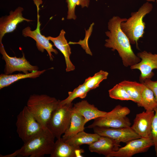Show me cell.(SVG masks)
<instances>
[{
	"label": "cell",
	"mask_w": 157,
	"mask_h": 157,
	"mask_svg": "<svg viewBox=\"0 0 157 157\" xmlns=\"http://www.w3.org/2000/svg\"><path fill=\"white\" fill-rule=\"evenodd\" d=\"M127 18L114 16L108 22V31L105 32L108 38L105 40L104 46L116 50L121 58L123 65L125 67H130L139 62L141 59L133 52L128 37L122 30L120 24Z\"/></svg>",
	"instance_id": "1"
},
{
	"label": "cell",
	"mask_w": 157,
	"mask_h": 157,
	"mask_svg": "<svg viewBox=\"0 0 157 157\" xmlns=\"http://www.w3.org/2000/svg\"><path fill=\"white\" fill-rule=\"evenodd\" d=\"M55 137L47 127L32 138L19 149V156L41 157L50 155L53 149Z\"/></svg>",
	"instance_id": "2"
},
{
	"label": "cell",
	"mask_w": 157,
	"mask_h": 157,
	"mask_svg": "<svg viewBox=\"0 0 157 157\" xmlns=\"http://www.w3.org/2000/svg\"><path fill=\"white\" fill-rule=\"evenodd\" d=\"M153 8L152 4L147 1L137 11L131 13V17L120 24L122 30L128 37L131 44H135L137 49L138 41L144 33L145 24L143 19Z\"/></svg>",
	"instance_id": "3"
},
{
	"label": "cell",
	"mask_w": 157,
	"mask_h": 157,
	"mask_svg": "<svg viewBox=\"0 0 157 157\" xmlns=\"http://www.w3.org/2000/svg\"><path fill=\"white\" fill-rule=\"evenodd\" d=\"M60 101L46 94H34L29 97L26 106L36 119L45 128L53 112L59 106Z\"/></svg>",
	"instance_id": "4"
},
{
	"label": "cell",
	"mask_w": 157,
	"mask_h": 157,
	"mask_svg": "<svg viewBox=\"0 0 157 157\" xmlns=\"http://www.w3.org/2000/svg\"><path fill=\"white\" fill-rule=\"evenodd\" d=\"M73 107L72 103L60 105L53 112L46 127L57 139L61 137L70 123Z\"/></svg>",
	"instance_id": "5"
},
{
	"label": "cell",
	"mask_w": 157,
	"mask_h": 157,
	"mask_svg": "<svg viewBox=\"0 0 157 157\" xmlns=\"http://www.w3.org/2000/svg\"><path fill=\"white\" fill-rule=\"evenodd\" d=\"M130 112L128 107L117 105L104 116L94 119L93 122L87 128L93 129L96 126L111 128L131 127V123L126 116Z\"/></svg>",
	"instance_id": "6"
},
{
	"label": "cell",
	"mask_w": 157,
	"mask_h": 157,
	"mask_svg": "<svg viewBox=\"0 0 157 157\" xmlns=\"http://www.w3.org/2000/svg\"><path fill=\"white\" fill-rule=\"evenodd\" d=\"M17 132L24 143L38 134L44 128L25 106L17 116Z\"/></svg>",
	"instance_id": "7"
},
{
	"label": "cell",
	"mask_w": 157,
	"mask_h": 157,
	"mask_svg": "<svg viewBox=\"0 0 157 157\" xmlns=\"http://www.w3.org/2000/svg\"><path fill=\"white\" fill-rule=\"evenodd\" d=\"M34 4L36 5L37 10V27L34 31H32L29 26H27L22 30V34L25 37H28L34 40L36 42V46L40 51L43 52L44 50L47 52L51 61L53 60V56L51 53L55 54L58 53L57 51L53 47V45L49 42L47 37L42 35L40 31V26L41 24L40 21L39 14V6L42 3V0H33Z\"/></svg>",
	"instance_id": "8"
},
{
	"label": "cell",
	"mask_w": 157,
	"mask_h": 157,
	"mask_svg": "<svg viewBox=\"0 0 157 157\" xmlns=\"http://www.w3.org/2000/svg\"><path fill=\"white\" fill-rule=\"evenodd\" d=\"M0 52L2 56V59L5 62L4 72L6 74H11L16 71L28 74V71L32 72L38 70V66L31 65L26 60L24 53L21 58L9 56L6 52L2 42H0Z\"/></svg>",
	"instance_id": "9"
},
{
	"label": "cell",
	"mask_w": 157,
	"mask_h": 157,
	"mask_svg": "<svg viewBox=\"0 0 157 157\" xmlns=\"http://www.w3.org/2000/svg\"><path fill=\"white\" fill-rule=\"evenodd\" d=\"M126 143V145L111 153L107 157H131L135 154L146 152L154 146L151 138H140L130 140Z\"/></svg>",
	"instance_id": "10"
},
{
	"label": "cell",
	"mask_w": 157,
	"mask_h": 157,
	"mask_svg": "<svg viewBox=\"0 0 157 157\" xmlns=\"http://www.w3.org/2000/svg\"><path fill=\"white\" fill-rule=\"evenodd\" d=\"M93 129L94 133L100 136L109 138L119 143H127L132 140L140 138L131 126L111 128L96 126Z\"/></svg>",
	"instance_id": "11"
},
{
	"label": "cell",
	"mask_w": 157,
	"mask_h": 157,
	"mask_svg": "<svg viewBox=\"0 0 157 157\" xmlns=\"http://www.w3.org/2000/svg\"><path fill=\"white\" fill-rule=\"evenodd\" d=\"M141 59L138 63L130 67L131 69H138L141 72L139 80L143 83L147 79H151L154 76L152 70L157 69V55L146 51L139 52L137 55Z\"/></svg>",
	"instance_id": "12"
},
{
	"label": "cell",
	"mask_w": 157,
	"mask_h": 157,
	"mask_svg": "<svg viewBox=\"0 0 157 157\" xmlns=\"http://www.w3.org/2000/svg\"><path fill=\"white\" fill-rule=\"evenodd\" d=\"M23 8L18 7L14 11L11 10L8 16H3L0 18V42L6 33L13 32L17 25L24 21L28 22L32 20L26 19L23 17Z\"/></svg>",
	"instance_id": "13"
},
{
	"label": "cell",
	"mask_w": 157,
	"mask_h": 157,
	"mask_svg": "<svg viewBox=\"0 0 157 157\" xmlns=\"http://www.w3.org/2000/svg\"><path fill=\"white\" fill-rule=\"evenodd\" d=\"M154 114V110H146L136 115L131 127L140 138H151L152 124Z\"/></svg>",
	"instance_id": "14"
},
{
	"label": "cell",
	"mask_w": 157,
	"mask_h": 157,
	"mask_svg": "<svg viewBox=\"0 0 157 157\" xmlns=\"http://www.w3.org/2000/svg\"><path fill=\"white\" fill-rule=\"evenodd\" d=\"M120 143L109 138L100 136L96 141L89 145V149L92 152L102 154L107 157L111 153L117 150Z\"/></svg>",
	"instance_id": "15"
},
{
	"label": "cell",
	"mask_w": 157,
	"mask_h": 157,
	"mask_svg": "<svg viewBox=\"0 0 157 157\" xmlns=\"http://www.w3.org/2000/svg\"><path fill=\"white\" fill-rule=\"evenodd\" d=\"M55 142L51 157H81L84 152L80 147H76L66 143L62 137Z\"/></svg>",
	"instance_id": "16"
},
{
	"label": "cell",
	"mask_w": 157,
	"mask_h": 157,
	"mask_svg": "<svg viewBox=\"0 0 157 157\" xmlns=\"http://www.w3.org/2000/svg\"><path fill=\"white\" fill-rule=\"evenodd\" d=\"M65 31L63 29H62L57 37H53L49 36L47 37L53 43L54 45L63 55L66 64V71L67 72H69L74 70L75 67L70 59V56L71 54V49L65 37Z\"/></svg>",
	"instance_id": "17"
},
{
	"label": "cell",
	"mask_w": 157,
	"mask_h": 157,
	"mask_svg": "<svg viewBox=\"0 0 157 157\" xmlns=\"http://www.w3.org/2000/svg\"><path fill=\"white\" fill-rule=\"evenodd\" d=\"M73 108L85 118L86 123L92 119L103 116L107 112L101 111L87 100H82L74 104Z\"/></svg>",
	"instance_id": "18"
},
{
	"label": "cell",
	"mask_w": 157,
	"mask_h": 157,
	"mask_svg": "<svg viewBox=\"0 0 157 157\" xmlns=\"http://www.w3.org/2000/svg\"><path fill=\"white\" fill-rule=\"evenodd\" d=\"M85 124L84 117L73 107L70 125L62 138L65 141L79 132L84 131Z\"/></svg>",
	"instance_id": "19"
},
{
	"label": "cell",
	"mask_w": 157,
	"mask_h": 157,
	"mask_svg": "<svg viewBox=\"0 0 157 157\" xmlns=\"http://www.w3.org/2000/svg\"><path fill=\"white\" fill-rule=\"evenodd\" d=\"M46 71L45 69L41 71L38 70L24 74L18 73L8 75L2 74L0 75V89L9 86L19 80L27 78H35L39 77Z\"/></svg>",
	"instance_id": "20"
},
{
	"label": "cell",
	"mask_w": 157,
	"mask_h": 157,
	"mask_svg": "<svg viewBox=\"0 0 157 157\" xmlns=\"http://www.w3.org/2000/svg\"><path fill=\"white\" fill-rule=\"evenodd\" d=\"M119 83L126 90L133 101L137 104L140 102L142 92L144 86L143 83L124 80Z\"/></svg>",
	"instance_id": "21"
},
{
	"label": "cell",
	"mask_w": 157,
	"mask_h": 157,
	"mask_svg": "<svg viewBox=\"0 0 157 157\" xmlns=\"http://www.w3.org/2000/svg\"><path fill=\"white\" fill-rule=\"evenodd\" d=\"M100 137L97 133H89L83 131L79 132L65 142L74 147H79L83 144L90 145L97 140Z\"/></svg>",
	"instance_id": "22"
},
{
	"label": "cell",
	"mask_w": 157,
	"mask_h": 157,
	"mask_svg": "<svg viewBox=\"0 0 157 157\" xmlns=\"http://www.w3.org/2000/svg\"><path fill=\"white\" fill-rule=\"evenodd\" d=\"M146 111L154 110L157 108V102L152 91L144 84L140 102L137 104Z\"/></svg>",
	"instance_id": "23"
},
{
	"label": "cell",
	"mask_w": 157,
	"mask_h": 157,
	"mask_svg": "<svg viewBox=\"0 0 157 157\" xmlns=\"http://www.w3.org/2000/svg\"><path fill=\"white\" fill-rule=\"evenodd\" d=\"M90 91L83 83L82 84L79 85L72 91L68 92V97L65 99L60 101V105H63L71 103L72 101L77 98H84L86 97L88 93Z\"/></svg>",
	"instance_id": "24"
},
{
	"label": "cell",
	"mask_w": 157,
	"mask_h": 157,
	"mask_svg": "<svg viewBox=\"0 0 157 157\" xmlns=\"http://www.w3.org/2000/svg\"><path fill=\"white\" fill-rule=\"evenodd\" d=\"M108 75L107 72L101 70L92 77L86 78L84 83L90 91L98 87L102 81L107 78Z\"/></svg>",
	"instance_id": "25"
},
{
	"label": "cell",
	"mask_w": 157,
	"mask_h": 157,
	"mask_svg": "<svg viewBox=\"0 0 157 157\" xmlns=\"http://www.w3.org/2000/svg\"><path fill=\"white\" fill-rule=\"evenodd\" d=\"M109 97L111 98L121 100H133L123 87L119 83L108 90Z\"/></svg>",
	"instance_id": "26"
},
{
	"label": "cell",
	"mask_w": 157,
	"mask_h": 157,
	"mask_svg": "<svg viewBox=\"0 0 157 157\" xmlns=\"http://www.w3.org/2000/svg\"><path fill=\"white\" fill-rule=\"evenodd\" d=\"M90 0H66L67 3L68 11L67 18L75 20L76 18L75 13V8L76 6H81L82 8L88 7Z\"/></svg>",
	"instance_id": "27"
},
{
	"label": "cell",
	"mask_w": 157,
	"mask_h": 157,
	"mask_svg": "<svg viewBox=\"0 0 157 157\" xmlns=\"http://www.w3.org/2000/svg\"><path fill=\"white\" fill-rule=\"evenodd\" d=\"M154 111L155 114L152 124L151 138L154 142L156 155L157 156V108Z\"/></svg>",
	"instance_id": "28"
},
{
	"label": "cell",
	"mask_w": 157,
	"mask_h": 157,
	"mask_svg": "<svg viewBox=\"0 0 157 157\" xmlns=\"http://www.w3.org/2000/svg\"><path fill=\"white\" fill-rule=\"evenodd\" d=\"M143 83L152 91L157 102V81H153L151 79H147Z\"/></svg>",
	"instance_id": "29"
},
{
	"label": "cell",
	"mask_w": 157,
	"mask_h": 157,
	"mask_svg": "<svg viewBox=\"0 0 157 157\" xmlns=\"http://www.w3.org/2000/svg\"><path fill=\"white\" fill-rule=\"evenodd\" d=\"M19 149H18L16 151H14L13 153L6 155H0V157H15L17 156H19Z\"/></svg>",
	"instance_id": "30"
},
{
	"label": "cell",
	"mask_w": 157,
	"mask_h": 157,
	"mask_svg": "<svg viewBox=\"0 0 157 157\" xmlns=\"http://www.w3.org/2000/svg\"><path fill=\"white\" fill-rule=\"evenodd\" d=\"M146 1H148V2H151V1H152V2H154L155 1H156V0H145Z\"/></svg>",
	"instance_id": "31"
},
{
	"label": "cell",
	"mask_w": 157,
	"mask_h": 157,
	"mask_svg": "<svg viewBox=\"0 0 157 157\" xmlns=\"http://www.w3.org/2000/svg\"><path fill=\"white\" fill-rule=\"evenodd\" d=\"M156 2L157 3V0H156Z\"/></svg>",
	"instance_id": "32"
},
{
	"label": "cell",
	"mask_w": 157,
	"mask_h": 157,
	"mask_svg": "<svg viewBox=\"0 0 157 157\" xmlns=\"http://www.w3.org/2000/svg\"></svg>",
	"instance_id": "33"
}]
</instances>
